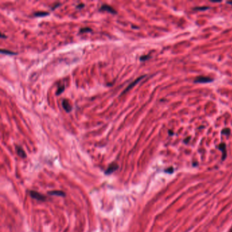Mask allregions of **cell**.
Instances as JSON below:
<instances>
[{"instance_id":"obj_5","label":"cell","mask_w":232,"mask_h":232,"mask_svg":"<svg viewBox=\"0 0 232 232\" xmlns=\"http://www.w3.org/2000/svg\"><path fill=\"white\" fill-rule=\"evenodd\" d=\"M119 168V166H118V165L117 163H112L110 165H109V167H108V169L106 170L105 172V174L107 175H109V174H111L112 173H113L114 172L117 170Z\"/></svg>"},{"instance_id":"obj_8","label":"cell","mask_w":232,"mask_h":232,"mask_svg":"<svg viewBox=\"0 0 232 232\" xmlns=\"http://www.w3.org/2000/svg\"><path fill=\"white\" fill-rule=\"evenodd\" d=\"M49 195H57V196H61V197H64L65 195V194L64 192L61 191H53L49 192Z\"/></svg>"},{"instance_id":"obj_10","label":"cell","mask_w":232,"mask_h":232,"mask_svg":"<svg viewBox=\"0 0 232 232\" xmlns=\"http://www.w3.org/2000/svg\"><path fill=\"white\" fill-rule=\"evenodd\" d=\"M49 15V13H47V12H36V13H35L33 14V16H35V17H44L46 15Z\"/></svg>"},{"instance_id":"obj_18","label":"cell","mask_w":232,"mask_h":232,"mask_svg":"<svg viewBox=\"0 0 232 232\" xmlns=\"http://www.w3.org/2000/svg\"><path fill=\"white\" fill-rule=\"evenodd\" d=\"M60 5H61V3H56V4H55V5H54V6L53 7V8H52V9H53V10H54V9H55V8H57V7H59V6H60Z\"/></svg>"},{"instance_id":"obj_16","label":"cell","mask_w":232,"mask_h":232,"mask_svg":"<svg viewBox=\"0 0 232 232\" xmlns=\"http://www.w3.org/2000/svg\"><path fill=\"white\" fill-rule=\"evenodd\" d=\"M209 8L208 7H201V8H195L194 10H207Z\"/></svg>"},{"instance_id":"obj_6","label":"cell","mask_w":232,"mask_h":232,"mask_svg":"<svg viewBox=\"0 0 232 232\" xmlns=\"http://www.w3.org/2000/svg\"><path fill=\"white\" fill-rule=\"evenodd\" d=\"M62 106H63V109L67 112V113H69L72 110V106L69 104V102L67 99H63L62 101Z\"/></svg>"},{"instance_id":"obj_17","label":"cell","mask_w":232,"mask_h":232,"mask_svg":"<svg viewBox=\"0 0 232 232\" xmlns=\"http://www.w3.org/2000/svg\"><path fill=\"white\" fill-rule=\"evenodd\" d=\"M84 6H85V4H84V3H80V4L76 6V8L78 9H81V8H83Z\"/></svg>"},{"instance_id":"obj_7","label":"cell","mask_w":232,"mask_h":232,"mask_svg":"<svg viewBox=\"0 0 232 232\" xmlns=\"http://www.w3.org/2000/svg\"><path fill=\"white\" fill-rule=\"evenodd\" d=\"M16 149H17V153L18 154V155L20 156V157H22V158H25L26 157V153L24 151V150L22 149L21 147H19V146H17V147H16Z\"/></svg>"},{"instance_id":"obj_1","label":"cell","mask_w":232,"mask_h":232,"mask_svg":"<svg viewBox=\"0 0 232 232\" xmlns=\"http://www.w3.org/2000/svg\"><path fill=\"white\" fill-rule=\"evenodd\" d=\"M30 195H31V197L32 198H33V199H37V200H39V201H45L46 199H47V197H46L44 195H42L41 193H38V192L34 191H30Z\"/></svg>"},{"instance_id":"obj_15","label":"cell","mask_w":232,"mask_h":232,"mask_svg":"<svg viewBox=\"0 0 232 232\" xmlns=\"http://www.w3.org/2000/svg\"><path fill=\"white\" fill-rule=\"evenodd\" d=\"M222 133L223 134H227V135H229L230 133V131L229 129H223V131H222Z\"/></svg>"},{"instance_id":"obj_19","label":"cell","mask_w":232,"mask_h":232,"mask_svg":"<svg viewBox=\"0 0 232 232\" xmlns=\"http://www.w3.org/2000/svg\"><path fill=\"white\" fill-rule=\"evenodd\" d=\"M1 38H6V36H5V35L2 33V34H1Z\"/></svg>"},{"instance_id":"obj_3","label":"cell","mask_w":232,"mask_h":232,"mask_svg":"<svg viewBox=\"0 0 232 232\" xmlns=\"http://www.w3.org/2000/svg\"><path fill=\"white\" fill-rule=\"evenodd\" d=\"M144 77H145V76H142L139 77V78H137L136 80H135L134 81H133V82H132L131 83H130L129 85L127 86V87L126 88V89H125V90H124V91H123V93H122V94L125 93L126 92L128 91H129V90L131 89L132 87H134V86H135V85H136V84H137L138 83V82H139L140 81H141V80L142 79V78H144Z\"/></svg>"},{"instance_id":"obj_12","label":"cell","mask_w":232,"mask_h":232,"mask_svg":"<svg viewBox=\"0 0 232 232\" xmlns=\"http://www.w3.org/2000/svg\"><path fill=\"white\" fill-rule=\"evenodd\" d=\"M92 29L91 28H89V27H83V28H81V29L79 30V32L80 33H85V32H89V31H91Z\"/></svg>"},{"instance_id":"obj_21","label":"cell","mask_w":232,"mask_h":232,"mask_svg":"<svg viewBox=\"0 0 232 232\" xmlns=\"http://www.w3.org/2000/svg\"><path fill=\"white\" fill-rule=\"evenodd\" d=\"M229 232H232V229H231V230H230V231H229Z\"/></svg>"},{"instance_id":"obj_20","label":"cell","mask_w":232,"mask_h":232,"mask_svg":"<svg viewBox=\"0 0 232 232\" xmlns=\"http://www.w3.org/2000/svg\"><path fill=\"white\" fill-rule=\"evenodd\" d=\"M227 3H229V4H231V5H232V1H228Z\"/></svg>"},{"instance_id":"obj_9","label":"cell","mask_w":232,"mask_h":232,"mask_svg":"<svg viewBox=\"0 0 232 232\" xmlns=\"http://www.w3.org/2000/svg\"><path fill=\"white\" fill-rule=\"evenodd\" d=\"M219 149L223 152V160L225 159L226 156H227V153H226V147L225 144L222 143L219 145Z\"/></svg>"},{"instance_id":"obj_2","label":"cell","mask_w":232,"mask_h":232,"mask_svg":"<svg viewBox=\"0 0 232 232\" xmlns=\"http://www.w3.org/2000/svg\"><path fill=\"white\" fill-rule=\"evenodd\" d=\"M213 81V78L206 76H199L196 78L194 83H208Z\"/></svg>"},{"instance_id":"obj_13","label":"cell","mask_w":232,"mask_h":232,"mask_svg":"<svg viewBox=\"0 0 232 232\" xmlns=\"http://www.w3.org/2000/svg\"><path fill=\"white\" fill-rule=\"evenodd\" d=\"M64 89H65V87H64L63 85H62V86H61V87H59V88H58V89H57V93H56V94H57V95H59V94H61L62 92L64 91Z\"/></svg>"},{"instance_id":"obj_11","label":"cell","mask_w":232,"mask_h":232,"mask_svg":"<svg viewBox=\"0 0 232 232\" xmlns=\"http://www.w3.org/2000/svg\"><path fill=\"white\" fill-rule=\"evenodd\" d=\"M1 53H4V54H6V55H7V54H8V55H17V53H14V52H13V51H8V50H6V49H1Z\"/></svg>"},{"instance_id":"obj_14","label":"cell","mask_w":232,"mask_h":232,"mask_svg":"<svg viewBox=\"0 0 232 232\" xmlns=\"http://www.w3.org/2000/svg\"><path fill=\"white\" fill-rule=\"evenodd\" d=\"M150 57H150L149 55H144L142 57H140V61H146V60L149 59Z\"/></svg>"},{"instance_id":"obj_4","label":"cell","mask_w":232,"mask_h":232,"mask_svg":"<svg viewBox=\"0 0 232 232\" xmlns=\"http://www.w3.org/2000/svg\"><path fill=\"white\" fill-rule=\"evenodd\" d=\"M99 10L100 11H107L111 14H117V11H116L111 6L107 5V4H103L102 6H101L100 8H99Z\"/></svg>"}]
</instances>
